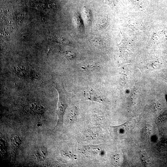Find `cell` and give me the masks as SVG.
Listing matches in <instances>:
<instances>
[{"mask_svg":"<svg viewBox=\"0 0 167 167\" xmlns=\"http://www.w3.org/2000/svg\"><path fill=\"white\" fill-rule=\"evenodd\" d=\"M76 55L75 53L71 52V51L66 52L65 54V56L66 57L69 59H73L75 57Z\"/></svg>","mask_w":167,"mask_h":167,"instance_id":"4","label":"cell"},{"mask_svg":"<svg viewBox=\"0 0 167 167\" xmlns=\"http://www.w3.org/2000/svg\"><path fill=\"white\" fill-rule=\"evenodd\" d=\"M56 42L65 45H67L69 43V41L67 39L62 37L57 38L56 39Z\"/></svg>","mask_w":167,"mask_h":167,"instance_id":"3","label":"cell"},{"mask_svg":"<svg viewBox=\"0 0 167 167\" xmlns=\"http://www.w3.org/2000/svg\"><path fill=\"white\" fill-rule=\"evenodd\" d=\"M166 100L167 102V95H166Z\"/></svg>","mask_w":167,"mask_h":167,"instance_id":"5","label":"cell"},{"mask_svg":"<svg viewBox=\"0 0 167 167\" xmlns=\"http://www.w3.org/2000/svg\"><path fill=\"white\" fill-rule=\"evenodd\" d=\"M53 84L59 95L57 109L58 120L56 128L61 127L63 125V116L66 109L70 102V99L62 82H54Z\"/></svg>","mask_w":167,"mask_h":167,"instance_id":"1","label":"cell"},{"mask_svg":"<svg viewBox=\"0 0 167 167\" xmlns=\"http://www.w3.org/2000/svg\"><path fill=\"white\" fill-rule=\"evenodd\" d=\"M84 95L86 99L89 100L99 102L102 101V98L100 93L92 89L84 92Z\"/></svg>","mask_w":167,"mask_h":167,"instance_id":"2","label":"cell"}]
</instances>
